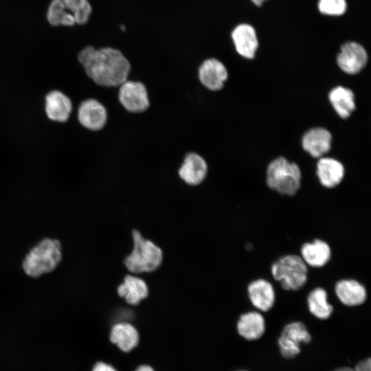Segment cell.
I'll return each instance as SVG.
<instances>
[{
  "instance_id": "cell-1",
  "label": "cell",
  "mask_w": 371,
  "mask_h": 371,
  "mask_svg": "<svg viewBox=\"0 0 371 371\" xmlns=\"http://www.w3.org/2000/svg\"><path fill=\"white\" fill-rule=\"evenodd\" d=\"M77 58L87 76L96 85L115 88L129 79L131 63L117 48L96 49L88 45L78 52Z\"/></svg>"
},
{
  "instance_id": "cell-2",
  "label": "cell",
  "mask_w": 371,
  "mask_h": 371,
  "mask_svg": "<svg viewBox=\"0 0 371 371\" xmlns=\"http://www.w3.org/2000/svg\"><path fill=\"white\" fill-rule=\"evenodd\" d=\"M265 181L271 190L281 196L292 197L301 189L302 171L296 163L278 157L268 164Z\"/></svg>"
},
{
  "instance_id": "cell-3",
  "label": "cell",
  "mask_w": 371,
  "mask_h": 371,
  "mask_svg": "<svg viewBox=\"0 0 371 371\" xmlns=\"http://www.w3.org/2000/svg\"><path fill=\"white\" fill-rule=\"evenodd\" d=\"M269 272L273 279L286 291H297L308 280V267L297 254L290 253L272 262Z\"/></svg>"
},
{
  "instance_id": "cell-4",
  "label": "cell",
  "mask_w": 371,
  "mask_h": 371,
  "mask_svg": "<svg viewBox=\"0 0 371 371\" xmlns=\"http://www.w3.org/2000/svg\"><path fill=\"white\" fill-rule=\"evenodd\" d=\"M61 259L60 243L56 239L45 238L25 256L22 267L28 276L38 278L54 270Z\"/></svg>"
},
{
  "instance_id": "cell-5",
  "label": "cell",
  "mask_w": 371,
  "mask_h": 371,
  "mask_svg": "<svg viewBox=\"0 0 371 371\" xmlns=\"http://www.w3.org/2000/svg\"><path fill=\"white\" fill-rule=\"evenodd\" d=\"M132 235L133 249L124 259L126 268L135 273L157 269L162 262L161 249L152 241L145 239L137 230L134 229Z\"/></svg>"
},
{
  "instance_id": "cell-6",
  "label": "cell",
  "mask_w": 371,
  "mask_h": 371,
  "mask_svg": "<svg viewBox=\"0 0 371 371\" xmlns=\"http://www.w3.org/2000/svg\"><path fill=\"white\" fill-rule=\"evenodd\" d=\"M91 10L88 0H52L47 8V19L53 26L84 25Z\"/></svg>"
},
{
  "instance_id": "cell-7",
  "label": "cell",
  "mask_w": 371,
  "mask_h": 371,
  "mask_svg": "<svg viewBox=\"0 0 371 371\" xmlns=\"http://www.w3.org/2000/svg\"><path fill=\"white\" fill-rule=\"evenodd\" d=\"M117 100L126 111L132 114L145 113L151 106L146 85L137 80L128 79L118 87Z\"/></svg>"
},
{
  "instance_id": "cell-8",
  "label": "cell",
  "mask_w": 371,
  "mask_h": 371,
  "mask_svg": "<svg viewBox=\"0 0 371 371\" xmlns=\"http://www.w3.org/2000/svg\"><path fill=\"white\" fill-rule=\"evenodd\" d=\"M311 335L301 322H293L285 325L278 340L280 352L286 359H292L300 352V344H308Z\"/></svg>"
},
{
  "instance_id": "cell-9",
  "label": "cell",
  "mask_w": 371,
  "mask_h": 371,
  "mask_svg": "<svg viewBox=\"0 0 371 371\" xmlns=\"http://www.w3.org/2000/svg\"><path fill=\"white\" fill-rule=\"evenodd\" d=\"M79 124L91 131H100L107 124L109 113L106 107L95 98H87L80 104L77 111Z\"/></svg>"
},
{
  "instance_id": "cell-10",
  "label": "cell",
  "mask_w": 371,
  "mask_h": 371,
  "mask_svg": "<svg viewBox=\"0 0 371 371\" xmlns=\"http://www.w3.org/2000/svg\"><path fill=\"white\" fill-rule=\"evenodd\" d=\"M229 76L226 66L216 58L202 61L197 68V78L200 84L212 91L221 90Z\"/></svg>"
},
{
  "instance_id": "cell-11",
  "label": "cell",
  "mask_w": 371,
  "mask_h": 371,
  "mask_svg": "<svg viewBox=\"0 0 371 371\" xmlns=\"http://www.w3.org/2000/svg\"><path fill=\"white\" fill-rule=\"evenodd\" d=\"M368 60L366 49L355 41L344 43L337 56V63L340 69L350 75L359 73L366 67Z\"/></svg>"
},
{
  "instance_id": "cell-12",
  "label": "cell",
  "mask_w": 371,
  "mask_h": 371,
  "mask_svg": "<svg viewBox=\"0 0 371 371\" xmlns=\"http://www.w3.org/2000/svg\"><path fill=\"white\" fill-rule=\"evenodd\" d=\"M251 304L260 311L267 312L275 304L276 291L272 283L265 278L251 280L247 285Z\"/></svg>"
},
{
  "instance_id": "cell-13",
  "label": "cell",
  "mask_w": 371,
  "mask_h": 371,
  "mask_svg": "<svg viewBox=\"0 0 371 371\" xmlns=\"http://www.w3.org/2000/svg\"><path fill=\"white\" fill-rule=\"evenodd\" d=\"M300 256L308 267L320 269L330 261L333 251L326 240L315 238L302 243L300 247Z\"/></svg>"
},
{
  "instance_id": "cell-14",
  "label": "cell",
  "mask_w": 371,
  "mask_h": 371,
  "mask_svg": "<svg viewBox=\"0 0 371 371\" xmlns=\"http://www.w3.org/2000/svg\"><path fill=\"white\" fill-rule=\"evenodd\" d=\"M334 292L339 302L346 306H357L365 303L368 297L363 284L355 278H341L334 285Z\"/></svg>"
},
{
  "instance_id": "cell-15",
  "label": "cell",
  "mask_w": 371,
  "mask_h": 371,
  "mask_svg": "<svg viewBox=\"0 0 371 371\" xmlns=\"http://www.w3.org/2000/svg\"><path fill=\"white\" fill-rule=\"evenodd\" d=\"M316 175L321 186L333 190L341 184L345 177V167L339 160L329 157L319 158Z\"/></svg>"
},
{
  "instance_id": "cell-16",
  "label": "cell",
  "mask_w": 371,
  "mask_h": 371,
  "mask_svg": "<svg viewBox=\"0 0 371 371\" xmlns=\"http://www.w3.org/2000/svg\"><path fill=\"white\" fill-rule=\"evenodd\" d=\"M207 170V164L204 157L196 152L190 151L185 155L178 173L185 183L196 186L205 179Z\"/></svg>"
},
{
  "instance_id": "cell-17",
  "label": "cell",
  "mask_w": 371,
  "mask_h": 371,
  "mask_svg": "<svg viewBox=\"0 0 371 371\" xmlns=\"http://www.w3.org/2000/svg\"><path fill=\"white\" fill-rule=\"evenodd\" d=\"M333 137L330 132L323 127L308 129L302 138L303 149L314 158L324 157L331 148Z\"/></svg>"
},
{
  "instance_id": "cell-18",
  "label": "cell",
  "mask_w": 371,
  "mask_h": 371,
  "mask_svg": "<svg viewBox=\"0 0 371 371\" xmlns=\"http://www.w3.org/2000/svg\"><path fill=\"white\" fill-rule=\"evenodd\" d=\"M72 109L71 99L61 91H50L45 97V111L47 118L52 122H66Z\"/></svg>"
},
{
  "instance_id": "cell-19",
  "label": "cell",
  "mask_w": 371,
  "mask_h": 371,
  "mask_svg": "<svg viewBox=\"0 0 371 371\" xmlns=\"http://www.w3.org/2000/svg\"><path fill=\"white\" fill-rule=\"evenodd\" d=\"M237 53L247 59L255 57L258 47V41L255 29L243 23L237 25L231 34Z\"/></svg>"
},
{
  "instance_id": "cell-20",
  "label": "cell",
  "mask_w": 371,
  "mask_h": 371,
  "mask_svg": "<svg viewBox=\"0 0 371 371\" xmlns=\"http://www.w3.org/2000/svg\"><path fill=\"white\" fill-rule=\"evenodd\" d=\"M238 334L249 341L260 338L265 331V321L258 311H249L242 314L236 325Z\"/></svg>"
},
{
  "instance_id": "cell-21",
  "label": "cell",
  "mask_w": 371,
  "mask_h": 371,
  "mask_svg": "<svg viewBox=\"0 0 371 371\" xmlns=\"http://www.w3.org/2000/svg\"><path fill=\"white\" fill-rule=\"evenodd\" d=\"M110 340L123 352L134 349L139 341L138 331L128 322H120L113 326L110 332Z\"/></svg>"
},
{
  "instance_id": "cell-22",
  "label": "cell",
  "mask_w": 371,
  "mask_h": 371,
  "mask_svg": "<svg viewBox=\"0 0 371 371\" xmlns=\"http://www.w3.org/2000/svg\"><path fill=\"white\" fill-rule=\"evenodd\" d=\"M328 100L335 111L342 119L349 117L356 108L354 93L343 86L332 89L328 93Z\"/></svg>"
},
{
  "instance_id": "cell-23",
  "label": "cell",
  "mask_w": 371,
  "mask_h": 371,
  "mask_svg": "<svg viewBox=\"0 0 371 371\" xmlns=\"http://www.w3.org/2000/svg\"><path fill=\"white\" fill-rule=\"evenodd\" d=\"M117 293L124 297L128 304L137 305L148 296V289L142 279L127 275L124 282L118 286Z\"/></svg>"
},
{
  "instance_id": "cell-24",
  "label": "cell",
  "mask_w": 371,
  "mask_h": 371,
  "mask_svg": "<svg viewBox=\"0 0 371 371\" xmlns=\"http://www.w3.org/2000/svg\"><path fill=\"white\" fill-rule=\"evenodd\" d=\"M306 302L309 312L317 319H327L333 312V306L328 302L327 291L322 286H317L309 292Z\"/></svg>"
},
{
  "instance_id": "cell-25",
  "label": "cell",
  "mask_w": 371,
  "mask_h": 371,
  "mask_svg": "<svg viewBox=\"0 0 371 371\" xmlns=\"http://www.w3.org/2000/svg\"><path fill=\"white\" fill-rule=\"evenodd\" d=\"M346 7L345 0H319L318 1L319 10L326 15H341L345 12Z\"/></svg>"
},
{
  "instance_id": "cell-26",
  "label": "cell",
  "mask_w": 371,
  "mask_h": 371,
  "mask_svg": "<svg viewBox=\"0 0 371 371\" xmlns=\"http://www.w3.org/2000/svg\"><path fill=\"white\" fill-rule=\"evenodd\" d=\"M354 371H371L370 358L363 359L357 363L353 368Z\"/></svg>"
},
{
  "instance_id": "cell-27",
  "label": "cell",
  "mask_w": 371,
  "mask_h": 371,
  "mask_svg": "<svg viewBox=\"0 0 371 371\" xmlns=\"http://www.w3.org/2000/svg\"><path fill=\"white\" fill-rule=\"evenodd\" d=\"M92 371H117L112 366L104 362L96 363L92 368Z\"/></svg>"
},
{
  "instance_id": "cell-28",
  "label": "cell",
  "mask_w": 371,
  "mask_h": 371,
  "mask_svg": "<svg viewBox=\"0 0 371 371\" xmlns=\"http://www.w3.org/2000/svg\"><path fill=\"white\" fill-rule=\"evenodd\" d=\"M135 371H155L150 366L142 365L138 367Z\"/></svg>"
},
{
  "instance_id": "cell-29",
  "label": "cell",
  "mask_w": 371,
  "mask_h": 371,
  "mask_svg": "<svg viewBox=\"0 0 371 371\" xmlns=\"http://www.w3.org/2000/svg\"><path fill=\"white\" fill-rule=\"evenodd\" d=\"M333 371H354V369L349 367H340L335 369Z\"/></svg>"
},
{
  "instance_id": "cell-30",
  "label": "cell",
  "mask_w": 371,
  "mask_h": 371,
  "mask_svg": "<svg viewBox=\"0 0 371 371\" xmlns=\"http://www.w3.org/2000/svg\"><path fill=\"white\" fill-rule=\"evenodd\" d=\"M256 5L261 6L265 0H251Z\"/></svg>"
}]
</instances>
